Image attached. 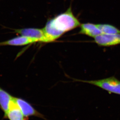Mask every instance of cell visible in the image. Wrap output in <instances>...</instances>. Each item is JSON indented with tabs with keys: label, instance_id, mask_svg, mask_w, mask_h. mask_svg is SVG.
Listing matches in <instances>:
<instances>
[{
	"label": "cell",
	"instance_id": "obj_3",
	"mask_svg": "<svg viewBox=\"0 0 120 120\" xmlns=\"http://www.w3.org/2000/svg\"><path fill=\"white\" fill-rule=\"evenodd\" d=\"M13 100L26 119L30 116H33L44 118V116L42 114L37 111L30 103L25 100L15 97H13Z\"/></svg>",
	"mask_w": 120,
	"mask_h": 120
},
{
	"label": "cell",
	"instance_id": "obj_9",
	"mask_svg": "<svg viewBox=\"0 0 120 120\" xmlns=\"http://www.w3.org/2000/svg\"><path fill=\"white\" fill-rule=\"evenodd\" d=\"M13 97L6 91L0 87V108L5 115L8 112Z\"/></svg>",
	"mask_w": 120,
	"mask_h": 120
},
{
	"label": "cell",
	"instance_id": "obj_5",
	"mask_svg": "<svg viewBox=\"0 0 120 120\" xmlns=\"http://www.w3.org/2000/svg\"><path fill=\"white\" fill-rule=\"evenodd\" d=\"M94 42L100 46H116L120 44V34H101L94 38Z\"/></svg>",
	"mask_w": 120,
	"mask_h": 120
},
{
	"label": "cell",
	"instance_id": "obj_6",
	"mask_svg": "<svg viewBox=\"0 0 120 120\" xmlns=\"http://www.w3.org/2000/svg\"><path fill=\"white\" fill-rule=\"evenodd\" d=\"M79 34L87 35L91 38L95 37L103 34L99 28L97 24L91 23L81 24Z\"/></svg>",
	"mask_w": 120,
	"mask_h": 120
},
{
	"label": "cell",
	"instance_id": "obj_1",
	"mask_svg": "<svg viewBox=\"0 0 120 120\" xmlns=\"http://www.w3.org/2000/svg\"><path fill=\"white\" fill-rule=\"evenodd\" d=\"M81 23L73 13L71 6L66 11L48 21L42 28L47 43L53 42L67 32L80 27Z\"/></svg>",
	"mask_w": 120,
	"mask_h": 120
},
{
	"label": "cell",
	"instance_id": "obj_2",
	"mask_svg": "<svg viewBox=\"0 0 120 120\" xmlns=\"http://www.w3.org/2000/svg\"><path fill=\"white\" fill-rule=\"evenodd\" d=\"M74 81L86 83L100 87L109 93L120 95V80L115 76L94 80L74 79Z\"/></svg>",
	"mask_w": 120,
	"mask_h": 120
},
{
	"label": "cell",
	"instance_id": "obj_4",
	"mask_svg": "<svg viewBox=\"0 0 120 120\" xmlns=\"http://www.w3.org/2000/svg\"><path fill=\"white\" fill-rule=\"evenodd\" d=\"M15 32L22 36L35 39L38 42L47 43L46 39L42 28H25L16 29Z\"/></svg>",
	"mask_w": 120,
	"mask_h": 120
},
{
	"label": "cell",
	"instance_id": "obj_10",
	"mask_svg": "<svg viewBox=\"0 0 120 120\" xmlns=\"http://www.w3.org/2000/svg\"><path fill=\"white\" fill-rule=\"evenodd\" d=\"M97 25L103 34H120V30L113 25L108 24H98Z\"/></svg>",
	"mask_w": 120,
	"mask_h": 120
},
{
	"label": "cell",
	"instance_id": "obj_7",
	"mask_svg": "<svg viewBox=\"0 0 120 120\" xmlns=\"http://www.w3.org/2000/svg\"><path fill=\"white\" fill-rule=\"evenodd\" d=\"M38 42L36 40L27 38L26 37L21 36L14 38L10 40L0 42V46L2 45H12V46H23L32 44Z\"/></svg>",
	"mask_w": 120,
	"mask_h": 120
},
{
	"label": "cell",
	"instance_id": "obj_8",
	"mask_svg": "<svg viewBox=\"0 0 120 120\" xmlns=\"http://www.w3.org/2000/svg\"><path fill=\"white\" fill-rule=\"evenodd\" d=\"M4 117L9 120H27L13 100L10 105L8 112L4 115Z\"/></svg>",
	"mask_w": 120,
	"mask_h": 120
}]
</instances>
